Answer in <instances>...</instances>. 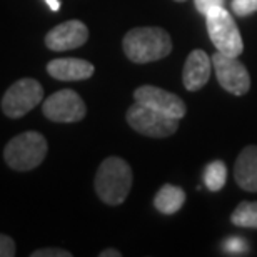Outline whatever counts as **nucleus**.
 Instances as JSON below:
<instances>
[{
	"label": "nucleus",
	"instance_id": "1",
	"mask_svg": "<svg viewBox=\"0 0 257 257\" xmlns=\"http://www.w3.org/2000/svg\"><path fill=\"white\" fill-rule=\"evenodd\" d=\"M122 47L134 64H149L167 57L172 52V40L161 27H137L125 34Z\"/></svg>",
	"mask_w": 257,
	"mask_h": 257
},
{
	"label": "nucleus",
	"instance_id": "2",
	"mask_svg": "<svg viewBox=\"0 0 257 257\" xmlns=\"http://www.w3.org/2000/svg\"><path fill=\"white\" fill-rule=\"evenodd\" d=\"M95 192L107 205H119L132 187V169L120 157H107L95 174Z\"/></svg>",
	"mask_w": 257,
	"mask_h": 257
},
{
	"label": "nucleus",
	"instance_id": "3",
	"mask_svg": "<svg viewBox=\"0 0 257 257\" xmlns=\"http://www.w3.org/2000/svg\"><path fill=\"white\" fill-rule=\"evenodd\" d=\"M47 156V141L42 134L27 131L14 137L4 149V159L14 171L27 172L39 167Z\"/></svg>",
	"mask_w": 257,
	"mask_h": 257
},
{
	"label": "nucleus",
	"instance_id": "4",
	"mask_svg": "<svg viewBox=\"0 0 257 257\" xmlns=\"http://www.w3.org/2000/svg\"><path fill=\"white\" fill-rule=\"evenodd\" d=\"M207 32L210 42L217 49V52L239 57L244 50V42L237 29V24L234 22L230 15L224 7H217L205 15Z\"/></svg>",
	"mask_w": 257,
	"mask_h": 257
},
{
	"label": "nucleus",
	"instance_id": "5",
	"mask_svg": "<svg viewBox=\"0 0 257 257\" xmlns=\"http://www.w3.org/2000/svg\"><path fill=\"white\" fill-rule=\"evenodd\" d=\"M125 119L136 132L152 139H164L172 136L179 127L177 119H172V117L154 110L144 104H139V102L128 107Z\"/></svg>",
	"mask_w": 257,
	"mask_h": 257
},
{
	"label": "nucleus",
	"instance_id": "6",
	"mask_svg": "<svg viewBox=\"0 0 257 257\" xmlns=\"http://www.w3.org/2000/svg\"><path fill=\"white\" fill-rule=\"evenodd\" d=\"M44 99V89L35 79H20L7 89L2 97V110L10 119H20L35 109Z\"/></svg>",
	"mask_w": 257,
	"mask_h": 257
},
{
	"label": "nucleus",
	"instance_id": "7",
	"mask_svg": "<svg viewBox=\"0 0 257 257\" xmlns=\"http://www.w3.org/2000/svg\"><path fill=\"white\" fill-rule=\"evenodd\" d=\"M42 112L50 120L70 124V122H79L84 119L87 107L75 90L64 89L44 100Z\"/></svg>",
	"mask_w": 257,
	"mask_h": 257
},
{
	"label": "nucleus",
	"instance_id": "8",
	"mask_svg": "<svg viewBox=\"0 0 257 257\" xmlns=\"http://www.w3.org/2000/svg\"><path fill=\"white\" fill-rule=\"evenodd\" d=\"M212 67L219 84L234 95H244L250 89V77L247 69L237 57L215 52L212 55Z\"/></svg>",
	"mask_w": 257,
	"mask_h": 257
},
{
	"label": "nucleus",
	"instance_id": "9",
	"mask_svg": "<svg viewBox=\"0 0 257 257\" xmlns=\"http://www.w3.org/2000/svg\"><path fill=\"white\" fill-rule=\"evenodd\" d=\"M134 99L139 104H144L177 120L182 119L187 112L186 102L181 97L156 85H141L134 90Z\"/></svg>",
	"mask_w": 257,
	"mask_h": 257
},
{
	"label": "nucleus",
	"instance_id": "10",
	"mask_svg": "<svg viewBox=\"0 0 257 257\" xmlns=\"http://www.w3.org/2000/svg\"><path fill=\"white\" fill-rule=\"evenodd\" d=\"M89 39V29L80 20H67L59 24L45 35V45L54 52H65V50L82 47Z\"/></svg>",
	"mask_w": 257,
	"mask_h": 257
},
{
	"label": "nucleus",
	"instance_id": "11",
	"mask_svg": "<svg viewBox=\"0 0 257 257\" xmlns=\"http://www.w3.org/2000/svg\"><path fill=\"white\" fill-rule=\"evenodd\" d=\"M210 70H212V59L204 50H192L184 64L182 80L187 90L197 92L207 84Z\"/></svg>",
	"mask_w": 257,
	"mask_h": 257
},
{
	"label": "nucleus",
	"instance_id": "12",
	"mask_svg": "<svg viewBox=\"0 0 257 257\" xmlns=\"http://www.w3.org/2000/svg\"><path fill=\"white\" fill-rule=\"evenodd\" d=\"M47 72L50 77L64 82L85 80L94 75L95 67L84 59H54L47 64Z\"/></svg>",
	"mask_w": 257,
	"mask_h": 257
},
{
	"label": "nucleus",
	"instance_id": "13",
	"mask_svg": "<svg viewBox=\"0 0 257 257\" xmlns=\"http://www.w3.org/2000/svg\"><path fill=\"white\" fill-rule=\"evenodd\" d=\"M234 177L240 189L257 192V146H247L239 154L234 166Z\"/></svg>",
	"mask_w": 257,
	"mask_h": 257
},
{
	"label": "nucleus",
	"instance_id": "14",
	"mask_svg": "<svg viewBox=\"0 0 257 257\" xmlns=\"http://www.w3.org/2000/svg\"><path fill=\"white\" fill-rule=\"evenodd\" d=\"M184 202H186V192L171 184L162 186L154 197V205L162 214H176L177 210H181Z\"/></svg>",
	"mask_w": 257,
	"mask_h": 257
},
{
	"label": "nucleus",
	"instance_id": "15",
	"mask_svg": "<svg viewBox=\"0 0 257 257\" xmlns=\"http://www.w3.org/2000/svg\"><path fill=\"white\" fill-rule=\"evenodd\" d=\"M227 181V167L222 161H214L204 169V184L210 192H217L225 186Z\"/></svg>",
	"mask_w": 257,
	"mask_h": 257
},
{
	"label": "nucleus",
	"instance_id": "16",
	"mask_svg": "<svg viewBox=\"0 0 257 257\" xmlns=\"http://www.w3.org/2000/svg\"><path fill=\"white\" fill-rule=\"evenodd\" d=\"M232 224L257 229V202H240L232 212Z\"/></svg>",
	"mask_w": 257,
	"mask_h": 257
},
{
	"label": "nucleus",
	"instance_id": "17",
	"mask_svg": "<svg viewBox=\"0 0 257 257\" xmlns=\"http://www.w3.org/2000/svg\"><path fill=\"white\" fill-rule=\"evenodd\" d=\"M232 12L239 17H245L257 12V0H232Z\"/></svg>",
	"mask_w": 257,
	"mask_h": 257
},
{
	"label": "nucleus",
	"instance_id": "18",
	"mask_svg": "<svg viewBox=\"0 0 257 257\" xmlns=\"http://www.w3.org/2000/svg\"><path fill=\"white\" fill-rule=\"evenodd\" d=\"M15 254H17V250H15L14 239L5 234H0V257H14Z\"/></svg>",
	"mask_w": 257,
	"mask_h": 257
},
{
	"label": "nucleus",
	"instance_id": "19",
	"mask_svg": "<svg viewBox=\"0 0 257 257\" xmlns=\"http://www.w3.org/2000/svg\"><path fill=\"white\" fill-rule=\"evenodd\" d=\"M194 2H195L197 10L204 15V17L210 12V10H214L217 7H224V0H194Z\"/></svg>",
	"mask_w": 257,
	"mask_h": 257
},
{
	"label": "nucleus",
	"instance_id": "20",
	"mask_svg": "<svg viewBox=\"0 0 257 257\" xmlns=\"http://www.w3.org/2000/svg\"><path fill=\"white\" fill-rule=\"evenodd\" d=\"M32 257H70L72 254L69 250L57 249V247H47V249H39L35 252L30 254Z\"/></svg>",
	"mask_w": 257,
	"mask_h": 257
},
{
	"label": "nucleus",
	"instance_id": "21",
	"mask_svg": "<svg viewBox=\"0 0 257 257\" xmlns=\"http://www.w3.org/2000/svg\"><path fill=\"white\" fill-rule=\"evenodd\" d=\"M245 242L239 237H230L227 242H225V250L227 254H244L245 252Z\"/></svg>",
	"mask_w": 257,
	"mask_h": 257
},
{
	"label": "nucleus",
	"instance_id": "22",
	"mask_svg": "<svg viewBox=\"0 0 257 257\" xmlns=\"http://www.w3.org/2000/svg\"><path fill=\"white\" fill-rule=\"evenodd\" d=\"M120 250H115V249H105L100 252V257H120Z\"/></svg>",
	"mask_w": 257,
	"mask_h": 257
},
{
	"label": "nucleus",
	"instance_id": "23",
	"mask_svg": "<svg viewBox=\"0 0 257 257\" xmlns=\"http://www.w3.org/2000/svg\"><path fill=\"white\" fill-rule=\"evenodd\" d=\"M44 2L49 5L50 10H54V12H59V9H60V2H59V0H44Z\"/></svg>",
	"mask_w": 257,
	"mask_h": 257
},
{
	"label": "nucleus",
	"instance_id": "24",
	"mask_svg": "<svg viewBox=\"0 0 257 257\" xmlns=\"http://www.w3.org/2000/svg\"><path fill=\"white\" fill-rule=\"evenodd\" d=\"M176 2H186V0H176Z\"/></svg>",
	"mask_w": 257,
	"mask_h": 257
}]
</instances>
